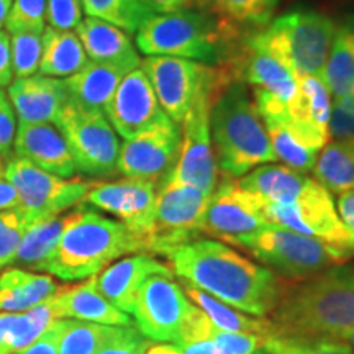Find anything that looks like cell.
<instances>
[{
  "instance_id": "obj_1",
  "label": "cell",
  "mask_w": 354,
  "mask_h": 354,
  "mask_svg": "<svg viewBox=\"0 0 354 354\" xmlns=\"http://www.w3.org/2000/svg\"><path fill=\"white\" fill-rule=\"evenodd\" d=\"M172 272L248 315H271L284 279L215 240H192L166 256Z\"/></svg>"
},
{
  "instance_id": "obj_2",
  "label": "cell",
  "mask_w": 354,
  "mask_h": 354,
  "mask_svg": "<svg viewBox=\"0 0 354 354\" xmlns=\"http://www.w3.org/2000/svg\"><path fill=\"white\" fill-rule=\"evenodd\" d=\"M274 336L299 342L338 338L354 326V266L286 281L271 313Z\"/></svg>"
},
{
  "instance_id": "obj_3",
  "label": "cell",
  "mask_w": 354,
  "mask_h": 354,
  "mask_svg": "<svg viewBox=\"0 0 354 354\" xmlns=\"http://www.w3.org/2000/svg\"><path fill=\"white\" fill-rule=\"evenodd\" d=\"M210 133L216 165L228 179L277 161L253 97L246 84L234 76L216 92L210 110Z\"/></svg>"
},
{
  "instance_id": "obj_4",
  "label": "cell",
  "mask_w": 354,
  "mask_h": 354,
  "mask_svg": "<svg viewBox=\"0 0 354 354\" xmlns=\"http://www.w3.org/2000/svg\"><path fill=\"white\" fill-rule=\"evenodd\" d=\"M136 35V46L146 56H172L207 66H230L240 51L236 26L209 12L156 13Z\"/></svg>"
},
{
  "instance_id": "obj_5",
  "label": "cell",
  "mask_w": 354,
  "mask_h": 354,
  "mask_svg": "<svg viewBox=\"0 0 354 354\" xmlns=\"http://www.w3.org/2000/svg\"><path fill=\"white\" fill-rule=\"evenodd\" d=\"M141 251H146L143 240L122 221L79 209L66 215L63 234L43 272L63 281H82L97 276L112 261Z\"/></svg>"
},
{
  "instance_id": "obj_6",
  "label": "cell",
  "mask_w": 354,
  "mask_h": 354,
  "mask_svg": "<svg viewBox=\"0 0 354 354\" xmlns=\"http://www.w3.org/2000/svg\"><path fill=\"white\" fill-rule=\"evenodd\" d=\"M336 30L335 20L322 12L299 10L279 17L248 41L282 61L295 77H322Z\"/></svg>"
},
{
  "instance_id": "obj_7",
  "label": "cell",
  "mask_w": 354,
  "mask_h": 354,
  "mask_svg": "<svg viewBox=\"0 0 354 354\" xmlns=\"http://www.w3.org/2000/svg\"><path fill=\"white\" fill-rule=\"evenodd\" d=\"M238 248H245L264 268L286 281H304L346 263L328 243L274 223L243 240Z\"/></svg>"
},
{
  "instance_id": "obj_8",
  "label": "cell",
  "mask_w": 354,
  "mask_h": 354,
  "mask_svg": "<svg viewBox=\"0 0 354 354\" xmlns=\"http://www.w3.org/2000/svg\"><path fill=\"white\" fill-rule=\"evenodd\" d=\"M234 76L230 68H215V73L201 88L197 99L180 123V153L169 179L194 185L212 196L218 180V165L212 148L210 110L221 84ZM166 180V179H165Z\"/></svg>"
},
{
  "instance_id": "obj_9",
  "label": "cell",
  "mask_w": 354,
  "mask_h": 354,
  "mask_svg": "<svg viewBox=\"0 0 354 354\" xmlns=\"http://www.w3.org/2000/svg\"><path fill=\"white\" fill-rule=\"evenodd\" d=\"M55 125L64 136L79 172L91 177L118 174L120 141L104 110L84 107L68 100Z\"/></svg>"
},
{
  "instance_id": "obj_10",
  "label": "cell",
  "mask_w": 354,
  "mask_h": 354,
  "mask_svg": "<svg viewBox=\"0 0 354 354\" xmlns=\"http://www.w3.org/2000/svg\"><path fill=\"white\" fill-rule=\"evenodd\" d=\"M268 220L333 246L344 259L354 258V233L335 209L333 197L315 179L290 203H263Z\"/></svg>"
},
{
  "instance_id": "obj_11",
  "label": "cell",
  "mask_w": 354,
  "mask_h": 354,
  "mask_svg": "<svg viewBox=\"0 0 354 354\" xmlns=\"http://www.w3.org/2000/svg\"><path fill=\"white\" fill-rule=\"evenodd\" d=\"M3 177L19 192L20 203L17 210L30 225L53 218L77 205L91 189V184L50 174L17 156L8 159L3 167Z\"/></svg>"
},
{
  "instance_id": "obj_12",
  "label": "cell",
  "mask_w": 354,
  "mask_h": 354,
  "mask_svg": "<svg viewBox=\"0 0 354 354\" xmlns=\"http://www.w3.org/2000/svg\"><path fill=\"white\" fill-rule=\"evenodd\" d=\"M212 196L194 185L176 183L167 177L158 187L154 232L148 253L167 256L177 246L197 240Z\"/></svg>"
},
{
  "instance_id": "obj_13",
  "label": "cell",
  "mask_w": 354,
  "mask_h": 354,
  "mask_svg": "<svg viewBox=\"0 0 354 354\" xmlns=\"http://www.w3.org/2000/svg\"><path fill=\"white\" fill-rule=\"evenodd\" d=\"M190 307L172 276L154 274L141 284L131 315L136 330L151 343L176 344Z\"/></svg>"
},
{
  "instance_id": "obj_14",
  "label": "cell",
  "mask_w": 354,
  "mask_h": 354,
  "mask_svg": "<svg viewBox=\"0 0 354 354\" xmlns=\"http://www.w3.org/2000/svg\"><path fill=\"white\" fill-rule=\"evenodd\" d=\"M269 223L263 202L243 189L238 180L223 177L207 205L201 233L238 246Z\"/></svg>"
},
{
  "instance_id": "obj_15",
  "label": "cell",
  "mask_w": 354,
  "mask_h": 354,
  "mask_svg": "<svg viewBox=\"0 0 354 354\" xmlns=\"http://www.w3.org/2000/svg\"><path fill=\"white\" fill-rule=\"evenodd\" d=\"M140 68L151 82L159 105L180 127L201 88L215 73L216 66L172 56H146Z\"/></svg>"
},
{
  "instance_id": "obj_16",
  "label": "cell",
  "mask_w": 354,
  "mask_h": 354,
  "mask_svg": "<svg viewBox=\"0 0 354 354\" xmlns=\"http://www.w3.org/2000/svg\"><path fill=\"white\" fill-rule=\"evenodd\" d=\"M183 133L169 117L131 140H125L118 154V172L131 179L159 184L174 169L180 153Z\"/></svg>"
},
{
  "instance_id": "obj_17",
  "label": "cell",
  "mask_w": 354,
  "mask_h": 354,
  "mask_svg": "<svg viewBox=\"0 0 354 354\" xmlns=\"http://www.w3.org/2000/svg\"><path fill=\"white\" fill-rule=\"evenodd\" d=\"M156 197V184L125 177L117 183L91 184L84 201L117 216L130 232L143 240L148 251V241L154 232Z\"/></svg>"
},
{
  "instance_id": "obj_18",
  "label": "cell",
  "mask_w": 354,
  "mask_h": 354,
  "mask_svg": "<svg viewBox=\"0 0 354 354\" xmlns=\"http://www.w3.org/2000/svg\"><path fill=\"white\" fill-rule=\"evenodd\" d=\"M104 113L113 130L125 140L135 138L167 117L141 68L125 74L104 107Z\"/></svg>"
},
{
  "instance_id": "obj_19",
  "label": "cell",
  "mask_w": 354,
  "mask_h": 354,
  "mask_svg": "<svg viewBox=\"0 0 354 354\" xmlns=\"http://www.w3.org/2000/svg\"><path fill=\"white\" fill-rule=\"evenodd\" d=\"M331 94L322 77L299 79V91L281 117L300 143L320 153L330 140ZM261 117V115H259ZM266 117V115H263Z\"/></svg>"
},
{
  "instance_id": "obj_20",
  "label": "cell",
  "mask_w": 354,
  "mask_h": 354,
  "mask_svg": "<svg viewBox=\"0 0 354 354\" xmlns=\"http://www.w3.org/2000/svg\"><path fill=\"white\" fill-rule=\"evenodd\" d=\"M225 68L232 69L234 77L253 87V91H263L276 97L287 107L297 95L299 79L295 74L271 53L248 41V38L243 39L233 63Z\"/></svg>"
},
{
  "instance_id": "obj_21",
  "label": "cell",
  "mask_w": 354,
  "mask_h": 354,
  "mask_svg": "<svg viewBox=\"0 0 354 354\" xmlns=\"http://www.w3.org/2000/svg\"><path fill=\"white\" fill-rule=\"evenodd\" d=\"M13 151L17 158L63 179H71L77 172L64 136L53 123H19Z\"/></svg>"
},
{
  "instance_id": "obj_22",
  "label": "cell",
  "mask_w": 354,
  "mask_h": 354,
  "mask_svg": "<svg viewBox=\"0 0 354 354\" xmlns=\"http://www.w3.org/2000/svg\"><path fill=\"white\" fill-rule=\"evenodd\" d=\"M19 123H53L69 100L63 79L32 76L13 79L7 87Z\"/></svg>"
},
{
  "instance_id": "obj_23",
  "label": "cell",
  "mask_w": 354,
  "mask_h": 354,
  "mask_svg": "<svg viewBox=\"0 0 354 354\" xmlns=\"http://www.w3.org/2000/svg\"><path fill=\"white\" fill-rule=\"evenodd\" d=\"M162 274L174 276L169 266L159 263L158 259L148 254H135L118 263L109 266L105 271L95 277L97 290L109 300L110 304L120 308L122 312L131 315L135 308L136 295L143 282L149 276Z\"/></svg>"
},
{
  "instance_id": "obj_24",
  "label": "cell",
  "mask_w": 354,
  "mask_h": 354,
  "mask_svg": "<svg viewBox=\"0 0 354 354\" xmlns=\"http://www.w3.org/2000/svg\"><path fill=\"white\" fill-rule=\"evenodd\" d=\"M81 39L88 61L110 64L127 73L140 68L141 57L130 35L99 19H82L74 30Z\"/></svg>"
},
{
  "instance_id": "obj_25",
  "label": "cell",
  "mask_w": 354,
  "mask_h": 354,
  "mask_svg": "<svg viewBox=\"0 0 354 354\" xmlns=\"http://www.w3.org/2000/svg\"><path fill=\"white\" fill-rule=\"evenodd\" d=\"M57 318L100 323L109 326H135L128 313L122 312L97 290L95 276L79 286L64 287L51 297Z\"/></svg>"
},
{
  "instance_id": "obj_26",
  "label": "cell",
  "mask_w": 354,
  "mask_h": 354,
  "mask_svg": "<svg viewBox=\"0 0 354 354\" xmlns=\"http://www.w3.org/2000/svg\"><path fill=\"white\" fill-rule=\"evenodd\" d=\"M304 172L281 165H263L248 172L238 183L263 203H290L297 198L308 180Z\"/></svg>"
},
{
  "instance_id": "obj_27",
  "label": "cell",
  "mask_w": 354,
  "mask_h": 354,
  "mask_svg": "<svg viewBox=\"0 0 354 354\" xmlns=\"http://www.w3.org/2000/svg\"><path fill=\"white\" fill-rule=\"evenodd\" d=\"M127 71L88 61L79 73L63 79L69 100L91 109L104 110Z\"/></svg>"
},
{
  "instance_id": "obj_28",
  "label": "cell",
  "mask_w": 354,
  "mask_h": 354,
  "mask_svg": "<svg viewBox=\"0 0 354 354\" xmlns=\"http://www.w3.org/2000/svg\"><path fill=\"white\" fill-rule=\"evenodd\" d=\"M56 318L51 299L25 312H0V354H15L30 346Z\"/></svg>"
},
{
  "instance_id": "obj_29",
  "label": "cell",
  "mask_w": 354,
  "mask_h": 354,
  "mask_svg": "<svg viewBox=\"0 0 354 354\" xmlns=\"http://www.w3.org/2000/svg\"><path fill=\"white\" fill-rule=\"evenodd\" d=\"M88 63L81 39L76 32H64L46 26L41 33V61L39 76L66 79Z\"/></svg>"
},
{
  "instance_id": "obj_30",
  "label": "cell",
  "mask_w": 354,
  "mask_h": 354,
  "mask_svg": "<svg viewBox=\"0 0 354 354\" xmlns=\"http://www.w3.org/2000/svg\"><path fill=\"white\" fill-rule=\"evenodd\" d=\"M61 287L51 277L13 268L0 276V312H25L46 302Z\"/></svg>"
},
{
  "instance_id": "obj_31",
  "label": "cell",
  "mask_w": 354,
  "mask_h": 354,
  "mask_svg": "<svg viewBox=\"0 0 354 354\" xmlns=\"http://www.w3.org/2000/svg\"><path fill=\"white\" fill-rule=\"evenodd\" d=\"M180 287H183L185 297L210 318L216 330L233 331V333H256L261 336H269L272 333V326L269 320L248 317L240 310L230 307V305L212 297L210 294L190 286L185 281H180Z\"/></svg>"
},
{
  "instance_id": "obj_32",
  "label": "cell",
  "mask_w": 354,
  "mask_h": 354,
  "mask_svg": "<svg viewBox=\"0 0 354 354\" xmlns=\"http://www.w3.org/2000/svg\"><path fill=\"white\" fill-rule=\"evenodd\" d=\"M66 223V216H53V218L37 221L25 230L24 236L17 250L12 264L20 269L30 271H44L48 259L59 243Z\"/></svg>"
},
{
  "instance_id": "obj_33",
  "label": "cell",
  "mask_w": 354,
  "mask_h": 354,
  "mask_svg": "<svg viewBox=\"0 0 354 354\" xmlns=\"http://www.w3.org/2000/svg\"><path fill=\"white\" fill-rule=\"evenodd\" d=\"M322 81L335 99L354 92V20L336 30Z\"/></svg>"
},
{
  "instance_id": "obj_34",
  "label": "cell",
  "mask_w": 354,
  "mask_h": 354,
  "mask_svg": "<svg viewBox=\"0 0 354 354\" xmlns=\"http://www.w3.org/2000/svg\"><path fill=\"white\" fill-rule=\"evenodd\" d=\"M313 174L328 192L354 190V138L335 140L326 145L317 158Z\"/></svg>"
},
{
  "instance_id": "obj_35",
  "label": "cell",
  "mask_w": 354,
  "mask_h": 354,
  "mask_svg": "<svg viewBox=\"0 0 354 354\" xmlns=\"http://www.w3.org/2000/svg\"><path fill=\"white\" fill-rule=\"evenodd\" d=\"M87 17L117 26L128 35H135L146 20L156 15L143 0H81Z\"/></svg>"
},
{
  "instance_id": "obj_36",
  "label": "cell",
  "mask_w": 354,
  "mask_h": 354,
  "mask_svg": "<svg viewBox=\"0 0 354 354\" xmlns=\"http://www.w3.org/2000/svg\"><path fill=\"white\" fill-rule=\"evenodd\" d=\"M118 326L59 318V354H97Z\"/></svg>"
},
{
  "instance_id": "obj_37",
  "label": "cell",
  "mask_w": 354,
  "mask_h": 354,
  "mask_svg": "<svg viewBox=\"0 0 354 354\" xmlns=\"http://www.w3.org/2000/svg\"><path fill=\"white\" fill-rule=\"evenodd\" d=\"M261 120L264 123L266 131H268L271 146L277 159H281L282 162H286V166H289L295 171L307 172L313 169L318 153L300 143L292 135L289 128L286 127V123L282 122L281 117L266 115V117H261Z\"/></svg>"
},
{
  "instance_id": "obj_38",
  "label": "cell",
  "mask_w": 354,
  "mask_h": 354,
  "mask_svg": "<svg viewBox=\"0 0 354 354\" xmlns=\"http://www.w3.org/2000/svg\"><path fill=\"white\" fill-rule=\"evenodd\" d=\"M216 13L234 26H266L271 21L277 0H214Z\"/></svg>"
},
{
  "instance_id": "obj_39",
  "label": "cell",
  "mask_w": 354,
  "mask_h": 354,
  "mask_svg": "<svg viewBox=\"0 0 354 354\" xmlns=\"http://www.w3.org/2000/svg\"><path fill=\"white\" fill-rule=\"evenodd\" d=\"M10 35L13 77L37 76L41 61V33L15 32Z\"/></svg>"
},
{
  "instance_id": "obj_40",
  "label": "cell",
  "mask_w": 354,
  "mask_h": 354,
  "mask_svg": "<svg viewBox=\"0 0 354 354\" xmlns=\"http://www.w3.org/2000/svg\"><path fill=\"white\" fill-rule=\"evenodd\" d=\"M264 346L271 354H354L346 343L335 338L299 342L269 335L264 336Z\"/></svg>"
},
{
  "instance_id": "obj_41",
  "label": "cell",
  "mask_w": 354,
  "mask_h": 354,
  "mask_svg": "<svg viewBox=\"0 0 354 354\" xmlns=\"http://www.w3.org/2000/svg\"><path fill=\"white\" fill-rule=\"evenodd\" d=\"M6 28L7 33H43L46 28V0H13Z\"/></svg>"
},
{
  "instance_id": "obj_42",
  "label": "cell",
  "mask_w": 354,
  "mask_h": 354,
  "mask_svg": "<svg viewBox=\"0 0 354 354\" xmlns=\"http://www.w3.org/2000/svg\"><path fill=\"white\" fill-rule=\"evenodd\" d=\"M28 227L30 223L17 209L0 212V268L12 264Z\"/></svg>"
},
{
  "instance_id": "obj_43",
  "label": "cell",
  "mask_w": 354,
  "mask_h": 354,
  "mask_svg": "<svg viewBox=\"0 0 354 354\" xmlns=\"http://www.w3.org/2000/svg\"><path fill=\"white\" fill-rule=\"evenodd\" d=\"M81 0H46L48 26L64 32H74L82 21Z\"/></svg>"
},
{
  "instance_id": "obj_44",
  "label": "cell",
  "mask_w": 354,
  "mask_h": 354,
  "mask_svg": "<svg viewBox=\"0 0 354 354\" xmlns=\"http://www.w3.org/2000/svg\"><path fill=\"white\" fill-rule=\"evenodd\" d=\"M151 342L136 330V326H118L117 333L97 354H146Z\"/></svg>"
},
{
  "instance_id": "obj_45",
  "label": "cell",
  "mask_w": 354,
  "mask_h": 354,
  "mask_svg": "<svg viewBox=\"0 0 354 354\" xmlns=\"http://www.w3.org/2000/svg\"><path fill=\"white\" fill-rule=\"evenodd\" d=\"M330 135L335 140L354 138V92L331 104Z\"/></svg>"
},
{
  "instance_id": "obj_46",
  "label": "cell",
  "mask_w": 354,
  "mask_h": 354,
  "mask_svg": "<svg viewBox=\"0 0 354 354\" xmlns=\"http://www.w3.org/2000/svg\"><path fill=\"white\" fill-rule=\"evenodd\" d=\"M192 304V302H190ZM215 326L210 322V318L202 312L201 308H197L192 304L187 317L183 323V328H180L179 339H177V346H184V344L203 342V339H212Z\"/></svg>"
},
{
  "instance_id": "obj_47",
  "label": "cell",
  "mask_w": 354,
  "mask_h": 354,
  "mask_svg": "<svg viewBox=\"0 0 354 354\" xmlns=\"http://www.w3.org/2000/svg\"><path fill=\"white\" fill-rule=\"evenodd\" d=\"M17 115L7 92L0 88V158H10L17 133Z\"/></svg>"
},
{
  "instance_id": "obj_48",
  "label": "cell",
  "mask_w": 354,
  "mask_h": 354,
  "mask_svg": "<svg viewBox=\"0 0 354 354\" xmlns=\"http://www.w3.org/2000/svg\"><path fill=\"white\" fill-rule=\"evenodd\" d=\"M212 339L227 348L232 354H251L264 346V336L256 333H233L215 328Z\"/></svg>"
},
{
  "instance_id": "obj_49",
  "label": "cell",
  "mask_w": 354,
  "mask_h": 354,
  "mask_svg": "<svg viewBox=\"0 0 354 354\" xmlns=\"http://www.w3.org/2000/svg\"><path fill=\"white\" fill-rule=\"evenodd\" d=\"M15 354H59V318L51 323L37 342Z\"/></svg>"
},
{
  "instance_id": "obj_50",
  "label": "cell",
  "mask_w": 354,
  "mask_h": 354,
  "mask_svg": "<svg viewBox=\"0 0 354 354\" xmlns=\"http://www.w3.org/2000/svg\"><path fill=\"white\" fill-rule=\"evenodd\" d=\"M13 81L10 35L0 30V88L8 87Z\"/></svg>"
},
{
  "instance_id": "obj_51",
  "label": "cell",
  "mask_w": 354,
  "mask_h": 354,
  "mask_svg": "<svg viewBox=\"0 0 354 354\" xmlns=\"http://www.w3.org/2000/svg\"><path fill=\"white\" fill-rule=\"evenodd\" d=\"M176 354H232L227 348H223L214 339H203V342H196L177 346Z\"/></svg>"
},
{
  "instance_id": "obj_52",
  "label": "cell",
  "mask_w": 354,
  "mask_h": 354,
  "mask_svg": "<svg viewBox=\"0 0 354 354\" xmlns=\"http://www.w3.org/2000/svg\"><path fill=\"white\" fill-rule=\"evenodd\" d=\"M19 203V192H17L15 187L3 177V171H0V212L17 209Z\"/></svg>"
},
{
  "instance_id": "obj_53",
  "label": "cell",
  "mask_w": 354,
  "mask_h": 354,
  "mask_svg": "<svg viewBox=\"0 0 354 354\" xmlns=\"http://www.w3.org/2000/svg\"><path fill=\"white\" fill-rule=\"evenodd\" d=\"M336 212H338L343 223L346 225V228H349L354 233V190L339 194L338 209H336Z\"/></svg>"
},
{
  "instance_id": "obj_54",
  "label": "cell",
  "mask_w": 354,
  "mask_h": 354,
  "mask_svg": "<svg viewBox=\"0 0 354 354\" xmlns=\"http://www.w3.org/2000/svg\"><path fill=\"white\" fill-rule=\"evenodd\" d=\"M145 3H148L154 12H176L180 8L194 6V3H202V0H143Z\"/></svg>"
},
{
  "instance_id": "obj_55",
  "label": "cell",
  "mask_w": 354,
  "mask_h": 354,
  "mask_svg": "<svg viewBox=\"0 0 354 354\" xmlns=\"http://www.w3.org/2000/svg\"><path fill=\"white\" fill-rule=\"evenodd\" d=\"M13 0H0V30L6 26V21L8 19V13H10Z\"/></svg>"
},
{
  "instance_id": "obj_56",
  "label": "cell",
  "mask_w": 354,
  "mask_h": 354,
  "mask_svg": "<svg viewBox=\"0 0 354 354\" xmlns=\"http://www.w3.org/2000/svg\"><path fill=\"white\" fill-rule=\"evenodd\" d=\"M336 339H342L343 343H346L348 346L354 351V326H353V328H349L348 331H344V333L339 335Z\"/></svg>"
},
{
  "instance_id": "obj_57",
  "label": "cell",
  "mask_w": 354,
  "mask_h": 354,
  "mask_svg": "<svg viewBox=\"0 0 354 354\" xmlns=\"http://www.w3.org/2000/svg\"><path fill=\"white\" fill-rule=\"evenodd\" d=\"M251 354H271L268 351V349H266V346H263V348H259V349H256L254 353H251Z\"/></svg>"
},
{
  "instance_id": "obj_58",
  "label": "cell",
  "mask_w": 354,
  "mask_h": 354,
  "mask_svg": "<svg viewBox=\"0 0 354 354\" xmlns=\"http://www.w3.org/2000/svg\"><path fill=\"white\" fill-rule=\"evenodd\" d=\"M3 167H6V166H3V162H2V158H0V171H3Z\"/></svg>"
},
{
  "instance_id": "obj_59",
  "label": "cell",
  "mask_w": 354,
  "mask_h": 354,
  "mask_svg": "<svg viewBox=\"0 0 354 354\" xmlns=\"http://www.w3.org/2000/svg\"><path fill=\"white\" fill-rule=\"evenodd\" d=\"M207 2V0H202V3H205Z\"/></svg>"
}]
</instances>
